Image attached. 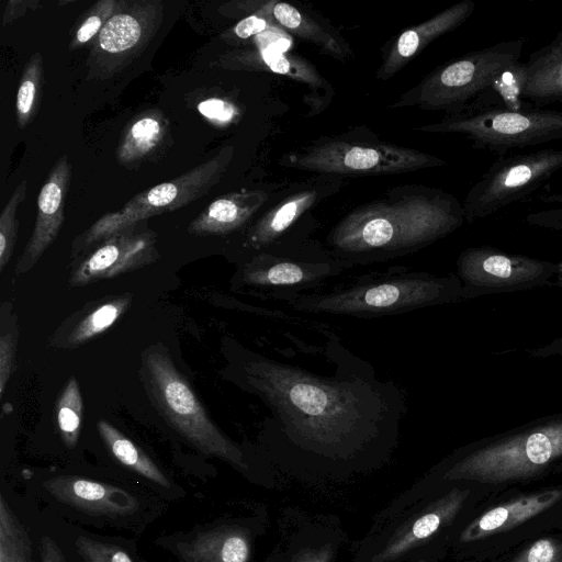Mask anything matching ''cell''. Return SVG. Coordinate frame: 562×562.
Wrapping results in <instances>:
<instances>
[{
  "mask_svg": "<svg viewBox=\"0 0 562 562\" xmlns=\"http://www.w3.org/2000/svg\"><path fill=\"white\" fill-rule=\"evenodd\" d=\"M171 144L167 116L158 109L135 115L122 132L117 148V162L133 168L156 158Z\"/></svg>",
  "mask_w": 562,
  "mask_h": 562,
  "instance_id": "obj_22",
  "label": "cell"
},
{
  "mask_svg": "<svg viewBox=\"0 0 562 562\" xmlns=\"http://www.w3.org/2000/svg\"><path fill=\"white\" fill-rule=\"evenodd\" d=\"M286 165L306 171L373 176L406 172L446 165L441 158L381 140L319 139L285 158Z\"/></svg>",
  "mask_w": 562,
  "mask_h": 562,
  "instance_id": "obj_12",
  "label": "cell"
},
{
  "mask_svg": "<svg viewBox=\"0 0 562 562\" xmlns=\"http://www.w3.org/2000/svg\"><path fill=\"white\" fill-rule=\"evenodd\" d=\"M447 557H448V554L446 552H434V553L425 555L414 562H441Z\"/></svg>",
  "mask_w": 562,
  "mask_h": 562,
  "instance_id": "obj_43",
  "label": "cell"
},
{
  "mask_svg": "<svg viewBox=\"0 0 562 562\" xmlns=\"http://www.w3.org/2000/svg\"><path fill=\"white\" fill-rule=\"evenodd\" d=\"M75 546L83 562H133L121 548L87 537H78Z\"/></svg>",
  "mask_w": 562,
  "mask_h": 562,
  "instance_id": "obj_38",
  "label": "cell"
},
{
  "mask_svg": "<svg viewBox=\"0 0 562 562\" xmlns=\"http://www.w3.org/2000/svg\"><path fill=\"white\" fill-rule=\"evenodd\" d=\"M142 363L149 398L166 422L201 452L250 473L254 464L249 453L216 426L165 348L149 347L143 353Z\"/></svg>",
  "mask_w": 562,
  "mask_h": 562,
  "instance_id": "obj_7",
  "label": "cell"
},
{
  "mask_svg": "<svg viewBox=\"0 0 562 562\" xmlns=\"http://www.w3.org/2000/svg\"><path fill=\"white\" fill-rule=\"evenodd\" d=\"M336 369L319 374L244 350L236 379L269 411L263 456L280 472L311 484L344 482L382 468L395 452L407 413L391 379L329 335Z\"/></svg>",
  "mask_w": 562,
  "mask_h": 562,
  "instance_id": "obj_1",
  "label": "cell"
},
{
  "mask_svg": "<svg viewBox=\"0 0 562 562\" xmlns=\"http://www.w3.org/2000/svg\"><path fill=\"white\" fill-rule=\"evenodd\" d=\"M495 562H562V530L535 538Z\"/></svg>",
  "mask_w": 562,
  "mask_h": 562,
  "instance_id": "obj_35",
  "label": "cell"
},
{
  "mask_svg": "<svg viewBox=\"0 0 562 562\" xmlns=\"http://www.w3.org/2000/svg\"><path fill=\"white\" fill-rule=\"evenodd\" d=\"M317 195V190H303L291 194L265 213L248 228L243 238L241 248L248 252L243 261L260 251L285 245V235L316 202Z\"/></svg>",
  "mask_w": 562,
  "mask_h": 562,
  "instance_id": "obj_23",
  "label": "cell"
},
{
  "mask_svg": "<svg viewBox=\"0 0 562 562\" xmlns=\"http://www.w3.org/2000/svg\"><path fill=\"white\" fill-rule=\"evenodd\" d=\"M19 340L16 317L11 304L4 302L1 306L0 334V396H3L9 380L15 371V353Z\"/></svg>",
  "mask_w": 562,
  "mask_h": 562,
  "instance_id": "obj_36",
  "label": "cell"
},
{
  "mask_svg": "<svg viewBox=\"0 0 562 562\" xmlns=\"http://www.w3.org/2000/svg\"><path fill=\"white\" fill-rule=\"evenodd\" d=\"M268 199L261 190H239L213 200L188 226L196 236H224L243 228Z\"/></svg>",
  "mask_w": 562,
  "mask_h": 562,
  "instance_id": "obj_21",
  "label": "cell"
},
{
  "mask_svg": "<svg viewBox=\"0 0 562 562\" xmlns=\"http://www.w3.org/2000/svg\"><path fill=\"white\" fill-rule=\"evenodd\" d=\"M40 0H9L2 14V25H9L24 16L29 11L37 10Z\"/></svg>",
  "mask_w": 562,
  "mask_h": 562,
  "instance_id": "obj_41",
  "label": "cell"
},
{
  "mask_svg": "<svg viewBox=\"0 0 562 562\" xmlns=\"http://www.w3.org/2000/svg\"><path fill=\"white\" fill-rule=\"evenodd\" d=\"M250 526L224 525L196 536L186 546L187 562H251L254 537Z\"/></svg>",
  "mask_w": 562,
  "mask_h": 562,
  "instance_id": "obj_25",
  "label": "cell"
},
{
  "mask_svg": "<svg viewBox=\"0 0 562 562\" xmlns=\"http://www.w3.org/2000/svg\"><path fill=\"white\" fill-rule=\"evenodd\" d=\"M562 460V422L539 426L491 443L462 448L428 470L387 508L398 512L428 493L470 484L483 499L547 476Z\"/></svg>",
  "mask_w": 562,
  "mask_h": 562,
  "instance_id": "obj_3",
  "label": "cell"
},
{
  "mask_svg": "<svg viewBox=\"0 0 562 562\" xmlns=\"http://www.w3.org/2000/svg\"><path fill=\"white\" fill-rule=\"evenodd\" d=\"M43 85V57L33 53L26 61L16 91L15 115L20 128H25L36 115Z\"/></svg>",
  "mask_w": 562,
  "mask_h": 562,
  "instance_id": "obj_30",
  "label": "cell"
},
{
  "mask_svg": "<svg viewBox=\"0 0 562 562\" xmlns=\"http://www.w3.org/2000/svg\"><path fill=\"white\" fill-rule=\"evenodd\" d=\"M524 40L502 41L437 67L391 108L416 106L456 114L480 99L509 68L520 63Z\"/></svg>",
  "mask_w": 562,
  "mask_h": 562,
  "instance_id": "obj_8",
  "label": "cell"
},
{
  "mask_svg": "<svg viewBox=\"0 0 562 562\" xmlns=\"http://www.w3.org/2000/svg\"><path fill=\"white\" fill-rule=\"evenodd\" d=\"M483 501L470 484L435 490L397 513L375 517L348 562H414L434 552L448 554L456 530Z\"/></svg>",
  "mask_w": 562,
  "mask_h": 562,
  "instance_id": "obj_5",
  "label": "cell"
},
{
  "mask_svg": "<svg viewBox=\"0 0 562 562\" xmlns=\"http://www.w3.org/2000/svg\"><path fill=\"white\" fill-rule=\"evenodd\" d=\"M226 68L265 70L308 86L311 89H330V85L315 66L297 55L263 49L235 50L222 57Z\"/></svg>",
  "mask_w": 562,
  "mask_h": 562,
  "instance_id": "obj_26",
  "label": "cell"
},
{
  "mask_svg": "<svg viewBox=\"0 0 562 562\" xmlns=\"http://www.w3.org/2000/svg\"><path fill=\"white\" fill-rule=\"evenodd\" d=\"M27 191V181L22 180L12 192L0 215V271L11 260L18 238V210L24 202Z\"/></svg>",
  "mask_w": 562,
  "mask_h": 562,
  "instance_id": "obj_34",
  "label": "cell"
},
{
  "mask_svg": "<svg viewBox=\"0 0 562 562\" xmlns=\"http://www.w3.org/2000/svg\"><path fill=\"white\" fill-rule=\"evenodd\" d=\"M196 109L207 122L216 126H226L235 122L239 115L238 109L234 103L218 97L201 100Z\"/></svg>",
  "mask_w": 562,
  "mask_h": 562,
  "instance_id": "obj_39",
  "label": "cell"
},
{
  "mask_svg": "<svg viewBox=\"0 0 562 562\" xmlns=\"http://www.w3.org/2000/svg\"><path fill=\"white\" fill-rule=\"evenodd\" d=\"M272 15L281 26L318 46L334 58L345 59L348 56V46L339 35L294 5L277 1Z\"/></svg>",
  "mask_w": 562,
  "mask_h": 562,
  "instance_id": "obj_28",
  "label": "cell"
},
{
  "mask_svg": "<svg viewBox=\"0 0 562 562\" xmlns=\"http://www.w3.org/2000/svg\"><path fill=\"white\" fill-rule=\"evenodd\" d=\"M132 299V294L125 293L89 302L58 327L50 345L61 349L85 345L110 329L125 314Z\"/></svg>",
  "mask_w": 562,
  "mask_h": 562,
  "instance_id": "obj_20",
  "label": "cell"
},
{
  "mask_svg": "<svg viewBox=\"0 0 562 562\" xmlns=\"http://www.w3.org/2000/svg\"><path fill=\"white\" fill-rule=\"evenodd\" d=\"M233 155L234 147L225 146L211 159L139 192L122 209L105 213L74 239L72 254L80 256L106 238L135 228L142 221L177 211L205 195L223 178Z\"/></svg>",
  "mask_w": 562,
  "mask_h": 562,
  "instance_id": "obj_10",
  "label": "cell"
},
{
  "mask_svg": "<svg viewBox=\"0 0 562 562\" xmlns=\"http://www.w3.org/2000/svg\"><path fill=\"white\" fill-rule=\"evenodd\" d=\"M257 49L286 53L291 46V38L277 26H269L266 31L255 36Z\"/></svg>",
  "mask_w": 562,
  "mask_h": 562,
  "instance_id": "obj_40",
  "label": "cell"
},
{
  "mask_svg": "<svg viewBox=\"0 0 562 562\" xmlns=\"http://www.w3.org/2000/svg\"><path fill=\"white\" fill-rule=\"evenodd\" d=\"M463 204L442 190L397 188L345 215L328 233L327 249L356 266L417 251L464 222Z\"/></svg>",
  "mask_w": 562,
  "mask_h": 562,
  "instance_id": "obj_2",
  "label": "cell"
},
{
  "mask_svg": "<svg viewBox=\"0 0 562 562\" xmlns=\"http://www.w3.org/2000/svg\"><path fill=\"white\" fill-rule=\"evenodd\" d=\"M461 294L454 277L390 269L372 272L328 291L303 294L290 302L296 312L374 318L448 303Z\"/></svg>",
  "mask_w": 562,
  "mask_h": 562,
  "instance_id": "obj_6",
  "label": "cell"
},
{
  "mask_svg": "<svg viewBox=\"0 0 562 562\" xmlns=\"http://www.w3.org/2000/svg\"><path fill=\"white\" fill-rule=\"evenodd\" d=\"M562 530V481L503 492L475 506L456 530L452 562H495L520 546Z\"/></svg>",
  "mask_w": 562,
  "mask_h": 562,
  "instance_id": "obj_4",
  "label": "cell"
},
{
  "mask_svg": "<svg viewBox=\"0 0 562 562\" xmlns=\"http://www.w3.org/2000/svg\"><path fill=\"white\" fill-rule=\"evenodd\" d=\"M418 130L462 134L473 147L504 156L513 149L562 139V110L532 105L520 110L485 106L449 114Z\"/></svg>",
  "mask_w": 562,
  "mask_h": 562,
  "instance_id": "obj_11",
  "label": "cell"
},
{
  "mask_svg": "<svg viewBox=\"0 0 562 562\" xmlns=\"http://www.w3.org/2000/svg\"><path fill=\"white\" fill-rule=\"evenodd\" d=\"M277 1H265L262 5L254 13L245 16L237 22L232 29L224 32L221 38L227 43H237L245 41L251 36H257L269 26L273 19L272 10Z\"/></svg>",
  "mask_w": 562,
  "mask_h": 562,
  "instance_id": "obj_37",
  "label": "cell"
},
{
  "mask_svg": "<svg viewBox=\"0 0 562 562\" xmlns=\"http://www.w3.org/2000/svg\"><path fill=\"white\" fill-rule=\"evenodd\" d=\"M41 562H67L56 543L49 538H43L41 544Z\"/></svg>",
  "mask_w": 562,
  "mask_h": 562,
  "instance_id": "obj_42",
  "label": "cell"
},
{
  "mask_svg": "<svg viewBox=\"0 0 562 562\" xmlns=\"http://www.w3.org/2000/svg\"><path fill=\"white\" fill-rule=\"evenodd\" d=\"M164 19L159 0H119L116 9L90 44L89 80H108L124 70L149 45Z\"/></svg>",
  "mask_w": 562,
  "mask_h": 562,
  "instance_id": "obj_14",
  "label": "cell"
},
{
  "mask_svg": "<svg viewBox=\"0 0 562 562\" xmlns=\"http://www.w3.org/2000/svg\"><path fill=\"white\" fill-rule=\"evenodd\" d=\"M117 1L99 0L83 11L71 29L68 48L75 50L88 45L90 46L114 13Z\"/></svg>",
  "mask_w": 562,
  "mask_h": 562,
  "instance_id": "obj_33",
  "label": "cell"
},
{
  "mask_svg": "<svg viewBox=\"0 0 562 562\" xmlns=\"http://www.w3.org/2000/svg\"><path fill=\"white\" fill-rule=\"evenodd\" d=\"M157 236L150 229L135 228L101 241L71 272L70 286H85L116 278L155 262L159 258Z\"/></svg>",
  "mask_w": 562,
  "mask_h": 562,
  "instance_id": "obj_16",
  "label": "cell"
},
{
  "mask_svg": "<svg viewBox=\"0 0 562 562\" xmlns=\"http://www.w3.org/2000/svg\"><path fill=\"white\" fill-rule=\"evenodd\" d=\"M83 402L75 376L69 378L56 403V419L60 438L67 448H74L80 437Z\"/></svg>",
  "mask_w": 562,
  "mask_h": 562,
  "instance_id": "obj_31",
  "label": "cell"
},
{
  "mask_svg": "<svg viewBox=\"0 0 562 562\" xmlns=\"http://www.w3.org/2000/svg\"><path fill=\"white\" fill-rule=\"evenodd\" d=\"M540 268L529 259L482 248L468 249L459 258L460 276L469 284L482 283L487 277L495 281H517Z\"/></svg>",
  "mask_w": 562,
  "mask_h": 562,
  "instance_id": "obj_27",
  "label": "cell"
},
{
  "mask_svg": "<svg viewBox=\"0 0 562 562\" xmlns=\"http://www.w3.org/2000/svg\"><path fill=\"white\" fill-rule=\"evenodd\" d=\"M347 542L338 518L288 509L279 540L263 562H340Z\"/></svg>",
  "mask_w": 562,
  "mask_h": 562,
  "instance_id": "obj_15",
  "label": "cell"
},
{
  "mask_svg": "<svg viewBox=\"0 0 562 562\" xmlns=\"http://www.w3.org/2000/svg\"><path fill=\"white\" fill-rule=\"evenodd\" d=\"M474 10L475 3L472 0H461L427 21L402 32L378 69L376 78H392L428 44L465 22Z\"/></svg>",
  "mask_w": 562,
  "mask_h": 562,
  "instance_id": "obj_18",
  "label": "cell"
},
{
  "mask_svg": "<svg viewBox=\"0 0 562 562\" xmlns=\"http://www.w3.org/2000/svg\"><path fill=\"white\" fill-rule=\"evenodd\" d=\"M97 428L103 443L121 464L162 487L170 486L158 465L117 428L103 419L98 422Z\"/></svg>",
  "mask_w": 562,
  "mask_h": 562,
  "instance_id": "obj_29",
  "label": "cell"
},
{
  "mask_svg": "<svg viewBox=\"0 0 562 562\" xmlns=\"http://www.w3.org/2000/svg\"><path fill=\"white\" fill-rule=\"evenodd\" d=\"M0 562H32L26 531L0 496Z\"/></svg>",
  "mask_w": 562,
  "mask_h": 562,
  "instance_id": "obj_32",
  "label": "cell"
},
{
  "mask_svg": "<svg viewBox=\"0 0 562 562\" xmlns=\"http://www.w3.org/2000/svg\"><path fill=\"white\" fill-rule=\"evenodd\" d=\"M562 169V148L501 156L471 187L464 202L468 222L484 218L524 199Z\"/></svg>",
  "mask_w": 562,
  "mask_h": 562,
  "instance_id": "obj_13",
  "label": "cell"
},
{
  "mask_svg": "<svg viewBox=\"0 0 562 562\" xmlns=\"http://www.w3.org/2000/svg\"><path fill=\"white\" fill-rule=\"evenodd\" d=\"M355 268L333 255L327 247L282 245L252 255L239 266L236 289L289 304L317 291L328 281Z\"/></svg>",
  "mask_w": 562,
  "mask_h": 562,
  "instance_id": "obj_9",
  "label": "cell"
},
{
  "mask_svg": "<svg viewBox=\"0 0 562 562\" xmlns=\"http://www.w3.org/2000/svg\"><path fill=\"white\" fill-rule=\"evenodd\" d=\"M521 98L538 108L562 104V31L522 63Z\"/></svg>",
  "mask_w": 562,
  "mask_h": 562,
  "instance_id": "obj_24",
  "label": "cell"
},
{
  "mask_svg": "<svg viewBox=\"0 0 562 562\" xmlns=\"http://www.w3.org/2000/svg\"><path fill=\"white\" fill-rule=\"evenodd\" d=\"M43 485L59 502L91 514L126 516L138 507L137 499L127 491L89 479L61 475Z\"/></svg>",
  "mask_w": 562,
  "mask_h": 562,
  "instance_id": "obj_19",
  "label": "cell"
},
{
  "mask_svg": "<svg viewBox=\"0 0 562 562\" xmlns=\"http://www.w3.org/2000/svg\"><path fill=\"white\" fill-rule=\"evenodd\" d=\"M71 171L67 155L60 156L50 169L38 193L34 228L16 262V274L29 272L56 240L65 221V201Z\"/></svg>",
  "mask_w": 562,
  "mask_h": 562,
  "instance_id": "obj_17",
  "label": "cell"
}]
</instances>
